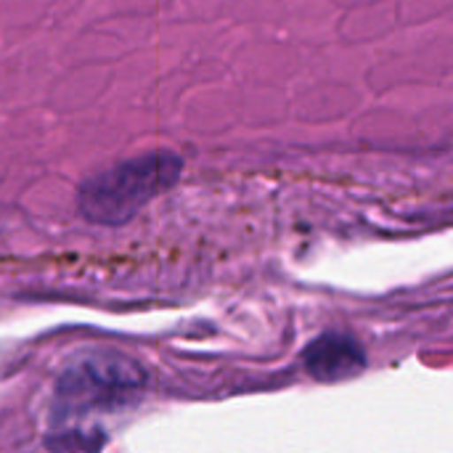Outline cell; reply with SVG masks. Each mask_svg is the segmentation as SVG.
Returning a JSON list of instances; mask_svg holds the SVG:
<instances>
[{
	"mask_svg": "<svg viewBox=\"0 0 453 453\" xmlns=\"http://www.w3.org/2000/svg\"><path fill=\"white\" fill-rule=\"evenodd\" d=\"M180 173V154L167 149L125 159L104 173L90 175L80 186V212L96 226H125L151 199L170 191L178 183Z\"/></svg>",
	"mask_w": 453,
	"mask_h": 453,
	"instance_id": "6da1fadb",
	"label": "cell"
},
{
	"mask_svg": "<svg viewBox=\"0 0 453 453\" xmlns=\"http://www.w3.org/2000/svg\"><path fill=\"white\" fill-rule=\"evenodd\" d=\"M146 388V372L133 358L114 350H93L77 358L56 382V422L90 411H114L133 403Z\"/></svg>",
	"mask_w": 453,
	"mask_h": 453,
	"instance_id": "7a4b0ae2",
	"label": "cell"
},
{
	"mask_svg": "<svg viewBox=\"0 0 453 453\" xmlns=\"http://www.w3.org/2000/svg\"><path fill=\"white\" fill-rule=\"evenodd\" d=\"M303 364L319 382H342L364 372L366 353L356 337L345 332H326L305 348Z\"/></svg>",
	"mask_w": 453,
	"mask_h": 453,
	"instance_id": "3957f363",
	"label": "cell"
}]
</instances>
